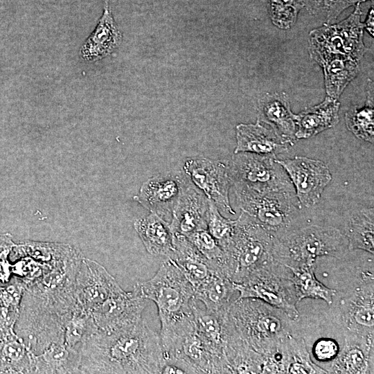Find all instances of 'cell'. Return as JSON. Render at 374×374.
Listing matches in <instances>:
<instances>
[{"instance_id": "d6986e66", "label": "cell", "mask_w": 374, "mask_h": 374, "mask_svg": "<svg viewBox=\"0 0 374 374\" xmlns=\"http://www.w3.org/2000/svg\"><path fill=\"white\" fill-rule=\"evenodd\" d=\"M174 251L170 258L194 288L214 271L209 261L185 236L174 233Z\"/></svg>"}, {"instance_id": "ac0fdd59", "label": "cell", "mask_w": 374, "mask_h": 374, "mask_svg": "<svg viewBox=\"0 0 374 374\" xmlns=\"http://www.w3.org/2000/svg\"><path fill=\"white\" fill-rule=\"evenodd\" d=\"M258 120L269 126L278 135L292 145L296 139V114L290 109L284 92L266 93L258 101Z\"/></svg>"}, {"instance_id": "74e56055", "label": "cell", "mask_w": 374, "mask_h": 374, "mask_svg": "<svg viewBox=\"0 0 374 374\" xmlns=\"http://www.w3.org/2000/svg\"><path fill=\"white\" fill-rule=\"evenodd\" d=\"M334 0H302L305 8L310 14L318 15L327 12Z\"/></svg>"}, {"instance_id": "603a6c76", "label": "cell", "mask_w": 374, "mask_h": 374, "mask_svg": "<svg viewBox=\"0 0 374 374\" xmlns=\"http://www.w3.org/2000/svg\"><path fill=\"white\" fill-rule=\"evenodd\" d=\"M315 62L323 69L328 96L335 99L339 98L359 71V62L342 55H327L317 59Z\"/></svg>"}, {"instance_id": "8fae6325", "label": "cell", "mask_w": 374, "mask_h": 374, "mask_svg": "<svg viewBox=\"0 0 374 374\" xmlns=\"http://www.w3.org/2000/svg\"><path fill=\"white\" fill-rule=\"evenodd\" d=\"M184 170L190 181L224 211L235 214L229 198L231 185L228 166L205 157L188 159Z\"/></svg>"}, {"instance_id": "44dd1931", "label": "cell", "mask_w": 374, "mask_h": 374, "mask_svg": "<svg viewBox=\"0 0 374 374\" xmlns=\"http://www.w3.org/2000/svg\"><path fill=\"white\" fill-rule=\"evenodd\" d=\"M340 103L326 96L323 102L296 114V139H308L335 126L339 122Z\"/></svg>"}, {"instance_id": "5b68a950", "label": "cell", "mask_w": 374, "mask_h": 374, "mask_svg": "<svg viewBox=\"0 0 374 374\" xmlns=\"http://www.w3.org/2000/svg\"><path fill=\"white\" fill-rule=\"evenodd\" d=\"M341 233L332 227L310 226L281 239L276 238L274 258L288 260L285 266H314L319 256L338 253L346 246Z\"/></svg>"}, {"instance_id": "d4e9b609", "label": "cell", "mask_w": 374, "mask_h": 374, "mask_svg": "<svg viewBox=\"0 0 374 374\" xmlns=\"http://www.w3.org/2000/svg\"><path fill=\"white\" fill-rule=\"evenodd\" d=\"M80 351L56 343L34 355L33 373H80Z\"/></svg>"}, {"instance_id": "7c38bea8", "label": "cell", "mask_w": 374, "mask_h": 374, "mask_svg": "<svg viewBox=\"0 0 374 374\" xmlns=\"http://www.w3.org/2000/svg\"><path fill=\"white\" fill-rule=\"evenodd\" d=\"M147 302L148 300L141 297L134 289L131 292L122 289L110 296L90 314L97 331H114L143 319L142 314Z\"/></svg>"}, {"instance_id": "2e32d148", "label": "cell", "mask_w": 374, "mask_h": 374, "mask_svg": "<svg viewBox=\"0 0 374 374\" xmlns=\"http://www.w3.org/2000/svg\"><path fill=\"white\" fill-rule=\"evenodd\" d=\"M236 143L234 153L250 152L274 157L288 150L292 145L258 120L255 124L240 123L236 126Z\"/></svg>"}, {"instance_id": "f546056e", "label": "cell", "mask_w": 374, "mask_h": 374, "mask_svg": "<svg viewBox=\"0 0 374 374\" xmlns=\"http://www.w3.org/2000/svg\"><path fill=\"white\" fill-rule=\"evenodd\" d=\"M186 237L209 261L213 269L224 274V251L207 229L194 231Z\"/></svg>"}, {"instance_id": "d590c367", "label": "cell", "mask_w": 374, "mask_h": 374, "mask_svg": "<svg viewBox=\"0 0 374 374\" xmlns=\"http://www.w3.org/2000/svg\"><path fill=\"white\" fill-rule=\"evenodd\" d=\"M339 351V346L332 339H323L317 341L314 346L315 357L320 360L332 359Z\"/></svg>"}, {"instance_id": "ffe728a7", "label": "cell", "mask_w": 374, "mask_h": 374, "mask_svg": "<svg viewBox=\"0 0 374 374\" xmlns=\"http://www.w3.org/2000/svg\"><path fill=\"white\" fill-rule=\"evenodd\" d=\"M134 226L149 253L166 258L171 257L174 251V233L169 222L151 213L137 219Z\"/></svg>"}, {"instance_id": "ba28073f", "label": "cell", "mask_w": 374, "mask_h": 374, "mask_svg": "<svg viewBox=\"0 0 374 374\" xmlns=\"http://www.w3.org/2000/svg\"><path fill=\"white\" fill-rule=\"evenodd\" d=\"M276 157L250 152L234 153L228 166L231 184L259 191H295Z\"/></svg>"}, {"instance_id": "277c9868", "label": "cell", "mask_w": 374, "mask_h": 374, "mask_svg": "<svg viewBox=\"0 0 374 374\" xmlns=\"http://www.w3.org/2000/svg\"><path fill=\"white\" fill-rule=\"evenodd\" d=\"M158 309L161 327L192 312L195 289L173 260L166 258L150 279L136 282L134 288Z\"/></svg>"}, {"instance_id": "3957f363", "label": "cell", "mask_w": 374, "mask_h": 374, "mask_svg": "<svg viewBox=\"0 0 374 374\" xmlns=\"http://www.w3.org/2000/svg\"><path fill=\"white\" fill-rule=\"evenodd\" d=\"M234 233L224 249L223 270L233 283H240L274 258L276 238L242 211Z\"/></svg>"}, {"instance_id": "f1b7e54d", "label": "cell", "mask_w": 374, "mask_h": 374, "mask_svg": "<svg viewBox=\"0 0 374 374\" xmlns=\"http://www.w3.org/2000/svg\"><path fill=\"white\" fill-rule=\"evenodd\" d=\"M97 332L90 314L76 305L67 317L64 325V344L80 351L84 341Z\"/></svg>"}, {"instance_id": "f35d334b", "label": "cell", "mask_w": 374, "mask_h": 374, "mask_svg": "<svg viewBox=\"0 0 374 374\" xmlns=\"http://www.w3.org/2000/svg\"><path fill=\"white\" fill-rule=\"evenodd\" d=\"M373 3L371 7L369 12L368 13L366 20L364 23V28L370 33V35H373Z\"/></svg>"}, {"instance_id": "1f68e13d", "label": "cell", "mask_w": 374, "mask_h": 374, "mask_svg": "<svg viewBox=\"0 0 374 374\" xmlns=\"http://www.w3.org/2000/svg\"><path fill=\"white\" fill-rule=\"evenodd\" d=\"M303 8L302 0H269V14L274 25L280 29L292 27Z\"/></svg>"}, {"instance_id": "83f0119b", "label": "cell", "mask_w": 374, "mask_h": 374, "mask_svg": "<svg viewBox=\"0 0 374 374\" xmlns=\"http://www.w3.org/2000/svg\"><path fill=\"white\" fill-rule=\"evenodd\" d=\"M373 208H364L350 220L347 230L348 248L373 253Z\"/></svg>"}, {"instance_id": "d6a6232c", "label": "cell", "mask_w": 374, "mask_h": 374, "mask_svg": "<svg viewBox=\"0 0 374 374\" xmlns=\"http://www.w3.org/2000/svg\"><path fill=\"white\" fill-rule=\"evenodd\" d=\"M289 343L290 344L293 360L290 362L287 373L292 374L327 373L311 362L303 342L300 344L294 339H291Z\"/></svg>"}, {"instance_id": "8992f818", "label": "cell", "mask_w": 374, "mask_h": 374, "mask_svg": "<svg viewBox=\"0 0 374 374\" xmlns=\"http://www.w3.org/2000/svg\"><path fill=\"white\" fill-rule=\"evenodd\" d=\"M233 186L242 211L273 235L289 227L300 205L295 191Z\"/></svg>"}, {"instance_id": "5bb4252c", "label": "cell", "mask_w": 374, "mask_h": 374, "mask_svg": "<svg viewBox=\"0 0 374 374\" xmlns=\"http://www.w3.org/2000/svg\"><path fill=\"white\" fill-rule=\"evenodd\" d=\"M208 207L209 199L187 177L169 222L172 233L187 236L207 229Z\"/></svg>"}, {"instance_id": "30bf717a", "label": "cell", "mask_w": 374, "mask_h": 374, "mask_svg": "<svg viewBox=\"0 0 374 374\" xmlns=\"http://www.w3.org/2000/svg\"><path fill=\"white\" fill-rule=\"evenodd\" d=\"M122 288L108 271L98 262L82 258L74 286L75 305L90 314L110 296Z\"/></svg>"}, {"instance_id": "4dcf8cb0", "label": "cell", "mask_w": 374, "mask_h": 374, "mask_svg": "<svg viewBox=\"0 0 374 374\" xmlns=\"http://www.w3.org/2000/svg\"><path fill=\"white\" fill-rule=\"evenodd\" d=\"M236 221V220H231L223 217L220 213L215 204L209 199L206 220L207 230L223 250L231 240Z\"/></svg>"}, {"instance_id": "484cf974", "label": "cell", "mask_w": 374, "mask_h": 374, "mask_svg": "<svg viewBox=\"0 0 374 374\" xmlns=\"http://www.w3.org/2000/svg\"><path fill=\"white\" fill-rule=\"evenodd\" d=\"M291 270L297 302L303 299H322L328 304H332L336 290L330 289L315 277L314 266H286Z\"/></svg>"}, {"instance_id": "8d00e7d4", "label": "cell", "mask_w": 374, "mask_h": 374, "mask_svg": "<svg viewBox=\"0 0 374 374\" xmlns=\"http://www.w3.org/2000/svg\"><path fill=\"white\" fill-rule=\"evenodd\" d=\"M367 1H372L373 0H334L327 11V24L337 18V17L346 8L350 6H355Z\"/></svg>"}, {"instance_id": "e0dca14e", "label": "cell", "mask_w": 374, "mask_h": 374, "mask_svg": "<svg viewBox=\"0 0 374 374\" xmlns=\"http://www.w3.org/2000/svg\"><path fill=\"white\" fill-rule=\"evenodd\" d=\"M102 16L80 49L81 58L88 62L100 60L114 53L121 45L123 35L112 14L109 1L104 0Z\"/></svg>"}, {"instance_id": "4fadbf2b", "label": "cell", "mask_w": 374, "mask_h": 374, "mask_svg": "<svg viewBox=\"0 0 374 374\" xmlns=\"http://www.w3.org/2000/svg\"><path fill=\"white\" fill-rule=\"evenodd\" d=\"M186 179L187 177L175 173L152 177L142 184L134 199L168 222Z\"/></svg>"}, {"instance_id": "7402d4cb", "label": "cell", "mask_w": 374, "mask_h": 374, "mask_svg": "<svg viewBox=\"0 0 374 374\" xmlns=\"http://www.w3.org/2000/svg\"><path fill=\"white\" fill-rule=\"evenodd\" d=\"M34 355L13 329L0 332V373H33Z\"/></svg>"}, {"instance_id": "9a60e30c", "label": "cell", "mask_w": 374, "mask_h": 374, "mask_svg": "<svg viewBox=\"0 0 374 374\" xmlns=\"http://www.w3.org/2000/svg\"><path fill=\"white\" fill-rule=\"evenodd\" d=\"M238 299H253L260 300L283 311L290 319L299 317L296 308V299L288 296L283 289L281 283L269 277H265L262 267L251 274L240 283H233Z\"/></svg>"}, {"instance_id": "cb8c5ba5", "label": "cell", "mask_w": 374, "mask_h": 374, "mask_svg": "<svg viewBox=\"0 0 374 374\" xmlns=\"http://www.w3.org/2000/svg\"><path fill=\"white\" fill-rule=\"evenodd\" d=\"M194 299L201 301L204 308L213 312L229 309L235 290L233 282L224 274L214 271L195 288Z\"/></svg>"}, {"instance_id": "7a4b0ae2", "label": "cell", "mask_w": 374, "mask_h": 374, "mask_svg": "<svg viewBox=\"0 0 374 374\" xmlns=\"http://www.w3.org/2000/svg\"><path fill=\"white\" fill-rule=\"evenodd\" d=\"M159 335L166 364L185 373H230L225 357L196 330L192 312L161 327Z\"/></svg>"}, {"instance_id": "836d02e7", "label": "cell", "mask_w": 374, "mask_h": 374, "mask_svg": "<svg viewBox=\"0 0 374 374\" xmlns=\"http://www.w3.org/2000/svg\"><path fill=\"white\" fill-rule=\"evenodd\" d=\"M337 365L339 371L347 373H362L368 363L364 353L357 347H350L341 354Z\"/></svg>"}, {"instance_id": "e575fe53", "label": "cell", "mask_w": 374, "mask_h": 374, "mask_svg": "<svg viewBox=\"0 0 374 374\" xmlns=\"http://www.w3.org/2000/svg\"><path fill=\"white\" fill-rule=\"evenodd\" d=\"M353 318L359 326L367 328H373L374 326V309L373 296L368 300L357 302L353 312Z\"/></svg>"}, {"instance_id": "6da1fadb", "label": "cell", "mask_w": 374, "mask_h": 374, "mask_svg": "<svg viewBox=\"0 0 374 374\" xmlns=\"http://www.w3.org/2000/svg\"><path fill=\"white\" fill-rule=\"evenodd\" d=\"M80 354V373L157 374L166 364L160 335L143 319L119 330L97 331Z\"/></svg>"}, {"instance_id": "4316f807", "label": "cell", "mask_w": 374, "mask_h": 374, "mask_svg": "<svg viewBox=\"0 0 374 374\" xmlns=\"http://www.w3.org/2000/svg\"><path fill=\"white\" fill-rule=\"evenodd\" d=\"M373 82L368 83L366 100L362 107L354 106L345 114L347 128L359 139L373 143L374 140V109Z\"/></svg>"}, {"instance_id": "52a82bcc", "label": "cell", "mask_w": 374, "mask_h": 374, "mask_svg": "<svg viewBox=\"0 0 374 374\" xmlns=\"http://www.w3.org/2000/svg\"><path fill=\"white\" fill-rule=\"evenodd\" d=\"M360 3L344 20L324 24L310 33V55L314 61L321 57L337 55L360 62L366 48L363 42L364 23Z\"/></svg>"}, {"instance_id": "9c48e42d", "label": "cell", "mask_w": 374, "mask_h": 374, "mask_svg": "<svg viewBox=\"0 0 374 374\" xmlns=\"http://www.w3.org/2000/svg\"><path fill=\"white\" fill-rule=\"evenodd\" d=\"M276 161L288 175L300 205L309 208L316 204L332 179L328 166L320 160L300 156Z\"/></svg>"}]
</instances>
